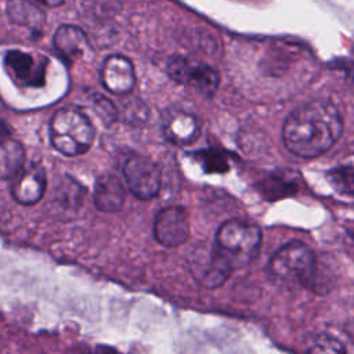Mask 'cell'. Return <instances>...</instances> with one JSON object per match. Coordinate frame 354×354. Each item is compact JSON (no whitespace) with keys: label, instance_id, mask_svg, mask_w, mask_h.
<instances>
[{"label":"cell","instance_id":"7c38bea8","mask_svg":"<svg viewBox=\"0 0 354 354\" xmlns=\"http://www.w3.org/2000/svg\"><path fill=\"white\" fill-rule=\"evenodd\" d=\"M53 43L58 54L69 62L84 58L91 50L86 33L73 25H61L54 33Z\"/></svg>","mask_w":354,"mask_h":354},{"label":"cell","instance_id":"5bb4252c","mask_svg":"<svg viewBox=\"0 0 354 354\" xmlns=\"http://www.w3.org/2000/svg\"><path fill=\"white\" fill-rule=\"evenodd\" d=\"M6 12L12 24L32 30H40L46 24V12L32 0H8Z\"/></svg>","mask_w":354,"mask_h":354},{"label":"cell","instance_id":"6da1fadb","mask_svg":"<svg viewBox=\"0 0 354 354\" xmlns=\"http://www.w3.org/2000/svg\"><path fill=\"white\" fill-rule=\"evenodd\" d=\"M342 131L339 109L326 100H313L290 112L282 127V138L292 153L315 158L330 149Z\"/></svg>","mask_w":354,"mask_h":354},{"label":"cell","instance_id":"7a4b0ae2","mask_svg":"<svg viewBox=\"0 0 354 354\" xmlns=\"http://www.w3.org/2000/svg\"><path fill=\"white\" fill-rule=\"evenodd\" d=\"M261 230L257 224L243 220H228L216 232L212 256L227 272L250 263L260 248Z\"/></svg>","mask_w":354,"mask_h":354},{"label":"cell","instance_id":"8992f818","mask_svg":"<svg viewBox=\"0 0 354 354\" xmlns=\"http://www.w3.org/2000/svg\"><path fill=\"white\" fill-rule=\"evenodd\" d=\"M123 176L129 191L138 199H152L160 191V169L148 156L131 155L127 158Z\"/></svg>","mask_w":354,"mask_h":354},{"label":"cell","instance_id":"277c9868","mask_svg":"<svg viewBox=\"0 0 354 354\" xmlns=\"http://www.w3.org/2000/svg\"><path fill=\"white\" fill-rule=\"evenodd\" d=\"M315 267L313 249L300 241L282 245L268 263L271 277L286 285H308L315 278Z\"/></svg>","mask_w":354,"mask_h":354},{"label":"cell","instance_id":"d6986e66","mask_svg":"<svg viewBox=\"0 0 354 354\" xmlns=\"http://www.w3.org/2000/svg\"><path fill=\"white\" fill-rule=\"evenodd\" d=\"M347 333H348V336H350V337L353 339V342H354V325H353V330H348Z\"/></svg>","mask_w":354,"mask_h":354},{"label":"cell","instance_id":"3957f363","mask_svg":"<svg viewBox=\"0 0 354 354\" xmlns=\"http://www.w3.org/2000/svg\"><path fill=\"white\" fill-rule=\"evenodd\" d=\"M50 141L53 147L66 156H77L90 149L95 138L91 120L82 111L64 106L50 119Z\"/></svg>","mask_w":354,"mask_h":354},{"label":"cell","instance_id":"ba28073f","mask_svg":"<svg viewBox=\"0 0 354 354\" xmlns=\"http://www.w3.org/2000/svg\"><path fill=\"white\" fill-rule=\"evenodd\" d=\"M47 188V176L44 167L39 163L24 165V167L12 177L11 195L25 206L37 203Z\"/></svg>","mask_w":354,"mask_h":354},{"label":"cell","instance_id":"ac0fdd59","mask_svg":"<svg viewBox=\"0 0 354 354\" xmlns=\"http://www.w3.org/2000/svg\"><path fill=\"white\" fill-rule=\"evenodd\" d=\"M8 134H10V130H8L7 124L0 119V140L6 138Z\"/></svg>","mask_w":354,"mask_h":354},{"label":"cell","instance_id":"8fae6325","mask_svg":"<svg viewBox=\"0 0 354 354\" xmlns=\"http://www.w3.org/2000/svg\"><path fill=\"white\" fill-rule=\"evenodd\" d=\"M4 62L8 73L19 86L40 87L44 84L46 59L40 61L32 54L12 50L7 53Z\"/></svg>","mask_w":354,"mask_h":354},{"label":"cell","instance_id":"2e32d148","mask_svg":"<svg viewBox=\"0 0 354 354\" xmlns=\"http://www.w3.org/2000/svg\"><path fill=\"white\" fill-rule=\"evenodd\" d=\"M308 351L310 353H344L346 347L337 339L328 335H322L313 343Z\"/></svg>","mask_w":354,"mask_h":354},{"label":"cell","instance_id":"4fadbf2b","mask_svg":"<svg viewBox=\"0 0 354 354\" xmlns=\"http://www.w3.org/2000/svg\"><path fill=\"white\" fill-rule=\"evenodd\" d=\"M126 199V188L113 174L98 177L94 187V203L101 212L113 213L123 207Z\"/></svg>","mask_w":354,"mask_h":354},{"label":"cell","instance_id":"9c48e42d","mask_svg":"<svg viewBox=\"0 0 354 354\" xmlns=\"http://www.w3.org/2000/svg\"><path fill=\"white\" fill-rule=\"evenodd\" d=\"M162 133L174 145H189L199 137L201 124L194 113L181 108H169L162 115Z\"/></svg>","mask_w":354,"mask_h":354},{"label":"cell","instance_id":"30bf717a","mask_svg":"<svg viewBox=\"0 0 354 354\" xmlns=\"http://www.w3.org/2000/svg\"><path fill=\"white\" fill-rule=\"evenodd\" d=\"M101 82L104 87L112 94H129L136 86V72L133 62L120 54H112L106 57L101 68Z\"/></svg>","mask_w":354,"mask_h":354},{"label":"cell","instance_id":"e0dca14e","mask_svg":"<svg viewBox=\"0 0 354 354\" xmlns=\"http://www.w3.org/2000/svg\"><path fill=\"white\" fill-rule=\"evenodd\" d=\"M39 1L48 6V7H58V6L65 3V0H39Z\"/></svg>","mask_w":354,"mask_h":354},{"label":"cell","instance_id":"52a82bcc","mask_svg":"<svg viewBox=\"0 0 354 354\" xmlns=\"http://www.w3.org/2000/svg\"><path fill=\"white\" fill-rule=\"evenodd\" d=\"M153 236L166 248L183 245L189 236V218L187 212L180 206L162 209L155 217Z\"/></svg>","mask_w":354,"mask_h":354},{"label":"cell","instance_id":"5b68a950","mask_svg":"<svg viewBox=\"0 0 354 354\" xmlns=\"http://www.w3.org/2000/svg\"><path fill=\"white\" fill-rule=\"evenodd\" d=\"M167 73L178 84L194 88L205 97H212L220 83V75L214 68L183 55H176L169 61Z\"/></svg>","mask_w":354,"mask_h":354},{"label":"cell","instance_id":"9a60e30c","mask_svg":"<svg viewBox=\"0 0 354 354\" xmlns=\"http://www.w3.org/2000/svg\"><path fill=\"white\" fill-rule=\"evenodd\" d=\"M25 149L11 138L0 140V180L12 178L25 165Z\"/></svg>","mask_w":354,"mask_h":354}]
</instances>
